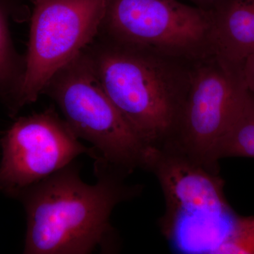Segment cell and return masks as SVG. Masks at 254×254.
<instances>
[{
	"mask_svg": "<svg viewBox=\"0 0 254 254\" xmlns=\"http://www.w3.org/2000/svg\"><path fill=\"white\" fill-rule=\"evenodd\" d=\"M95 185L85 183L69 164L21 192L27 219L23 253L87 254L113 251L114 208L140 194V185L125 183L126 175L96 160Z\"/></svg>",
	"mask_w": 254,
	"mask_h": 254,
	"instance_id": "obj_1",
	"label": "cell"
},
{
	"mask_svg": "<svg viewBox=\"0 0 254 254\" xmlns=\"http://www.w3.org/2000/svg\"><path fill=\"white\" fill-rule=\"evenodd\" d=\"M188 1L193 3L195 6L208 11L215 4L217 0H188Z\"/></svg>",
	"mask_w": 254,
	"mask_h": 254,
	"instance_id": "obj_14",
	"label": "cell"
},
{
	"mask_svg": "<svg viewBox=\"0 0 254 254\" xmlns=\"http://www.w3.org/2000/svg\"><path fill=\"white\" fill-rule=\"evenodd\" d=\"M0 145V190L16 197L80 155L98 159L95 150L82 144L64 120L52 109L18 118Z\"/></svg>",
	"mask_w": 254,
	"mask_h": 254,
	"instance_id": "obj_8",
	"label": "cell"
},
{
	"mask_svg": "<svg viewBox=\"0 0 254 254\" xmlns=\"http://www.w3.org/2000/svg\"><path fill=\"white\" fill-rule=\"evenodd\" d=\"M213 254H254V216L238 215Z\"/></svg>",
	"mask_w": 254,
	"mask_h": 254,
	"instance_id": "obj_12",
	"label": "cell"
},
{
	"mask_svg": "<svg viewBox=\"0 0 254 254\" xmlns=\"http://www.w3.org/2000/svg\"><path fill=\"white\" fill-rule=\"evenodd\" d=\"M225 158H254V93L247 86L217 148V160Z\"/></svg>",
	"mask_w": 254,
	"mask_h": 254,
	"instance_id": "obj_10",
	"label": "cell"
},
{
	"mask_svg": "<svg viewBox=\"0 0 254 254\" xmlns=\"http://www.w3.org/2000/svg\"><path fill=\"white\" fill-rule=\"evenodd\" d=\"M208 11L214 57L243 76L246 61L254 53V0H217Z\"/></svg>",
	"mask_w": 254,
	"mask_h": 254,
	"instance_id": "obj_9",
	"label": "cell"
},
{
	"mask_svg": "<svg viewBox=\"0 0 254 254\" xmlns=\"http://www.w3.org/2000/svg\"><path fill=\"white\" fill-rule=\"evenodd\" d=\"M243 78L247 88L254 93V53L246 61L243 68Z\"/></svg>",
	"mask_w": 254,
	"mask_h": 254,
	"instance_id": "obj_13",
	"label": "cell"
},
{
	"mask_svg": "<svg viewBox=\"0 0 254 254\" xmlns=\"http://www.w3.org/2000/svg\"><path fill=\"white\" fill-rule=\"evenodd\" d=\"M43 93L54 100L75 136L91 143L108 166L125 175L145 170L150 147L103 90L87 48L55 73Z\"/></svg>",
	"mask_w": 254,
	"mask_h": 254,
	"instance_id": "obj_4",
	"label": "cell"
},
{
	"mask_svg": "<svg viewBox=\"0 0 254 254\" xmlns=\"http://www.w3.org/2000/svg\"><path fill=\"white\" fill-rule=\"evenodd\" d=\"M106 94L137 136L160 148L171 135L195 63L98 35L87 48Z\"/></svg>",
	"mask_w": 254,
	"mask_h": 254,
	"instance_id": "obj_2",
	"label": "cell"
},
{
	"mask_svg": "<svg viewBox=\"0 0 254 254\" xmlns=\"http://www.w3.org/2000/svg\"><path fill=\"white\" fill-rule=\"evenodd\" d=\"M99 34L190 63L214 56L210 13L180 0H108Z\"/></svg>",
	"mask_w": 254,
	"mask_h": 254,
	"instance_id": "obj_6",
	"label": "cell"
},
{
	"mask_svg": "<svg viewBox=\"0 0 254 254\" xmlns=\"http://www.w3.org/2000/svg\"><path fill=\"white\" fill-rule=\"evenodd\" d=\"M145 170L155 175L163 193L159 226L169 244L177 252L213 254L239 215L227 201L220 173L156 148H150Z\"/></svg>",
	"mask_w": 254,
	"mask_h": 254,
	"instance_id": "obj_3",
	"label": "cell"
},
{
	"mask_svg": "<svg viewBox=\"0 0 254 254\" xmlns=\"http://www.w3.org/2000/svg\"><path fill=\"white\" fill-rule=\"evenodd\" d=\"M16 6V0H0V98L7 108L17 91L24 68V59L15 49L9 31V18Z\"/></svg>",
	"mask_w": 254,
	"mask_h": 254,
	"instance_id": "obj_11",
	"label": "cell"
},
{
	"mask_svg": "<svg viewBox=\"0 0 254 254\" xmlns=\"http://www.w3.org/2000/svg\"><path fill=\"white\" fill-rule=\"evenodd\" d=\"M27 53L19 86L11 104L14 116L35 103L55 73L99 35L108 0H31Z\"/></svg>",
	"mask_w": 254,
	"mask_h": 254,
	"instance_id": "obj_5",
	"label": "cell"
},
{
	"mask_svg": "<svg viewBox=\"0 0 254 254\" xmlns=\"http://www.w3.org/2000/svg\"><path fill=\"white\" fill-rule=\"evenodd\" d=\"M245 87L243 76L214 56L195 63L173 131L160 148L220 173L217 148Z\"/></svg>",
	"mask_w": 254,
	"mask_h": 254,
	"instance_id": "obj_7",
	"label": "cell"
}]
</instances>
